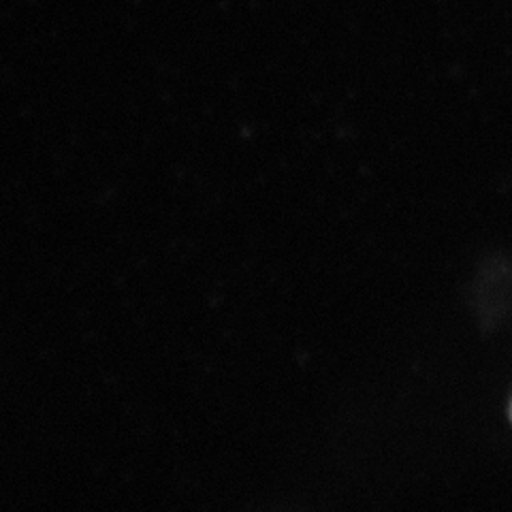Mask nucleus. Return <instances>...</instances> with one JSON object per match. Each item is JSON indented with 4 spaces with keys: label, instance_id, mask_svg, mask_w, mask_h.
Listing matches in <instances>:
<instances>
[{
    "label": "nucleus",
    "instance_id": "f257e3e1",
    "mask_svg": "<svg viewBox=\"0 0 512 512\" xmlns=\"http://www.w3.org/2000/svg\"><path fill=\"white\" fill-rule=\"evenodd\" d=\"M510 419H512V406H510Z\"/></svg>",
    "mask_w": 512,
    "mask_h": 512
}]
</instances>
